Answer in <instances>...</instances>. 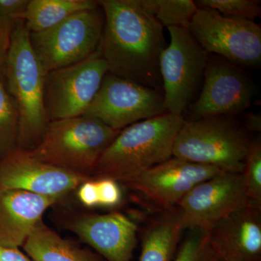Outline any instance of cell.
<instances>
[{"label":"cell","mask_w":261,"mask_h":261,"mask_svg":"<svg viewBox=\"0 0 261 261\" xmlns=\"http://www.w3.org/2000/svg\"><path fill=\"white\" fill-rule=\"evenodd\" d=\"M68 228L106 261L132 260L138 228L125 215H84L72 220Z\"/></svg>","instance_id":"cell-15"},{"label":"cell","mask_w":261,"mask_h":261,"mask_svg":"<svg viewBox=\"0 0 261 261\" xmlns=\"http://www.w3.org/2000/svg\"><path fill=\"white\" fill-rule=\"evenodd\" d=\"M163 27L190 29L197 7L192 0H138Z\"/></svg>","instance_id":"cell-21"},{"label":"cell","mask_w":261,"mask_h":261,"mask_svg":"<svg viewBox=\"0 0 261 261\" xmlns=\"http://www.w3.org/2000/svg\"><path fill=\"white\" fill-rule=\"evenodd\" d=\"M16 20L0 15V77L3 79Z\"/></svg>","instance_id":"cell-27"},{"label":"cell","mask_w":261,"mask_h":261,"mask_svg":"<svg viewBox=\"0 0 261 261\" xmlns=\"http://www.w3.org/2000/svg\"><path fill=\"white\" fill-rule=\"evenodd\" d=\"M105 25L100 5L82 10L51 28L30 33L34 53L46 73L84 61L99 49Z\"/></svg>","instance_id":"cell-7"},{"label":"cell","mask_w":261,"mask_h":261,"mask_svg":"<svg viewBox=\"0 0 261 261\" xmlns=\"http://www.w3.org/2000/svg\"><path fill=\"white\" fill-rule=\"evenodd\" d=\"M0 261H32L18 248L0 245Z\"/></svg>","instance_id":"cell-30"},{"label":"cell","mask_w":261,"mask_h":261,"mask_svg":"<svg viewBox=\"0 0 261 261\" xmlns=\"http://www.w3.org/2000/svg\"><path fill=\"white\" fill-rule=\"evenodd\" d=\"M120 132L84 116L55 120L29 152L43 163L92 178L103 152Z\"/></svg>","instance_id":"cell-5"},{"label":"cell","mask_w":261,"mask_h":261,"mask_svg":"<svg viewBox=\"0 0 261 261\" xmlns=\"http://www.w3.org/2000/svg\"><path fill=\"white\" fill-rule=\"evenodd\" d=\"M186 229L177 207L161 211L144 231L139 261H173Z\"/></svg>","instance_id":"cell-18"},{"label":"cell","mask_w":261,"mask_h":261,"mask_svg":"<svg viewBox=\"0 0 261 261\" xmlns=\"http://www.w3.org/2000/svg\"><path fill=\"white\" fill-rule=\"evenodd\" d=\"M77 189V196L82 205L89 208L98 207V195L95 180L90 178L82 183Z\"/></svg>","instance_id":"cell-28"},{"label":"cell","mask_w":261,"mask_h":261,"mask_svg":"<svg viewBox=\"0 0 261 261\" xmlns=\"http://www.w3.org/2000/svg\"><path fill=\"white\" fill-rule=\"evenodd\" d=\"M211 247L208 231L203 228L188 229L186 238L180 243L173 261H219Z\"/></svg>","instance_id":"cell-23"},{"label":"cell","mask_w":261,"mask_h":261,"mask_svg":"<svg viewBox=\"0 0 261 261\" xmlns=\"http://www.w3.org/2000/svg\"><path fill=\"white\" fill-rule=\"evenodd\" d=\"M185 121L166 113L123 128L103 152L92 177L127 185L171 159L175 139Z\"/></svg>","instance_id":"cell-2"},{"label":"cell","mask_w":261,"mask_h":261,"mask_svg":"<svg viewBox=\"0 0 261 261\" xmlns=\"http://www.w3.org/2000/svg\"><path fill=\"white\" fill-rule=\"evenodd\" d=\"M95 0H29L17 20H23L29 33L47 30L82 10L99 6Z\"/></svg>","instance_id":"cell-20"},{"label":"cell","mask_w":261,"mask_h":261,"mask_svg":"<svg viewBox=\"0 0 261 261\" xmlns=\"http://www.w3.org/2000/svg\"><path fill=\"white\" fill-rule=\"evenodd\" d=\"M224 172L214 166L172 157L142 173L127 186L161 211L177 207L185 196L201 182Z\"/></svg>","instance_id":"cell-14"},{"label":"cell","mask_w":261,"mask_h":261,"mask_svg":"<svg viewBox=\"0 0 261 261\" xmlns=\"http://www.w3.org/2000/svg\"><path fill=\"white\" fill-rule=\"evenodd\" d=\"M254 87L236 63L210 54L198 97L187 109L186 121L238 116L251 106Z\"/></svg>","instance_id":"cell-11"},{"label":"cell","mask_w":261,"mask_h":261,"mask_svg":"<svg viewBox=\"0 0 261 261\" xmlns=\"http://www.w3.org/2000/svg\"><path fill=\"white\" fill-rule=\"evenodd\" d=\"M219 261H225V260H221V259H219Z\"/></svg>","instance_id":"cell-32"},{"label":"cell","mask_w":261,"mask_h":261,"mask_svg":"<svg viewBox=\"0 0 261 261\" xmlns=\"http://www.w3.org/2000/svg\"><path fill=\"white\" fill-rule=\"evenodd\" d=\"M244 187L252 205L261 209V143L252 141L243 173Z\"/></svg>","instance_id":"cell-24"},{"label":"cell","mask_w":261,"mask_h":261,"mask_svg":"<svg viewBox=\"0 0 261 261\" xmlns=\"http://www.w3.org/2000/svg\"><path fill=\"white\" fill-rule=\"evenodd\" d=\"M98 195V207H114L121 203L122 192L119 183L108 178L95 180Z\"/></svg>","instance_id":"cell-26"},{"label":"cell","mask_w":261,"mask_h":261,"mask_svg":"<svg viewBox=\"0 0 261 261\" xmlns=\"http://www.w3.org/2000/svg\"><path fill=\"white\" fill-rule=\"evenodd\" d=\"M58 200L23 190L0 189V245L23 246L44 212Z\"/></svg>","instance_id":"cell-17"},{"label":"cell","mask_w":261,"mask_h":261,"mask_svg":"<svg viewBox=\"0 0 261 261\" xmlns=\"http://www.w3.org/2000/svg\"><path fill=\"white\" fill-rule=\"evenodd\" d=\"M243 124L248 132H260L261 130V116L260 113H245Z\"/></svg>","instance_id":"cell-31"},{"label":"cell","mask_w":261,"mask_h":261,"mask_svg":"<svg viewBox=\"0 0 261 261\" xmlns=\"http://www.w3.org/2000/svg\"><path fill=\"white\" fill-rule=\"evenodd\" d=\"M189 31L209 54L251 68L260 65L261 27L255 21L198 8Z\"/></svg>","instance_id":"cell-8"},{"label":"cell","mask_w":261,"mask_h":261,"mask_svg":"<svg viewBox=\"0 0 261 261\" xmlns=\"http://www.w3.org/2000/svg\"><path fill=\"white\" fill-rule=\"evenodd\" d=\"M90 178L43 163L21 149L0 159V189L4 190H23L60 200Z\"/></svg>","instance_id":"cell-13"},{"label":"cell","mask_w":261,"mask_h":261,"mask_svg":"<svg viewBox=\"0 0 261 261\" xmlns=\"http://www.w3.org/2000/svg\"><path fill=\"white\" fill-rule=\"evenodd\" d=\"M29 0H0V15L17 20L27 8Z\"/></svg>","instance_id":"cell-29"},{"label":"cell","mask_w":261,"mask_h":261,"mask_svg":"<svg viewBox=\"0 0 261 261\" xmlns=\"http://www.w3.org/2000/svg\"><path fill=\"white\" fill-rule=\"evenodd\" d=\"M197 8L216 10L228 18L252 20L261 16L260 1L257 0H197Z\"/></svg>","instance_id":"cell-25"},{"label":"cell","mask_w":261,"mask_h":261,"mask_svg":"<svg viewBox=\"0 0 261 261\" xmlns=\"http://www.w3.org/2000/svg\"><path fill=\"white\" fill-rule=\"evenodd\" d=\"M32 261H102L62 238L41 220L23 245Z\"/></svg>","instance_id":"cell-19"},{"label":"cell","mask_w":261,"mask_h":261,"mask_svg":"<svg viewBox=\"0 0 261 261\" xmlns=\"http://www.w3.org/2000/svg\"><path fill=\"white\" fill-rule=\"evenodd\" d=\"M105 25L99 49L108 72L163 90L160 58L167 46L163 27L138 0H100Z\"/></svg>","instance_id":"cell-1"},{"label":"cell","mask_w":261,"mask_h":261,"mask_svg":"<svg viewBox=\"0 0 261 261\" xmlns=\"http://www.w3.org/2000/svg\"><path fill=\"white\" fill-rule=\"evenodd\" d=\"M18 127V107L0 77V159L17 148Z\"/></svg>","instance_id":"cell-22"},{"label":"cell","mask_w":261,"mask_h":261,"mask_svg":"<svg viewBox=\"0 0 261 261\" xmlns=\"http://www.w3.org/2000/svg\"><path fill=\"white\" fill-rule=\"evenodd\" d=\"M250 205L242 173H222L194 187L176 207L187 229L208 230L228 215Z\"/></svg>","instance_id":"cell-12"},{"label":"cell","mask_w":261,"mask_h":261,"mask_svg":"<svg viewBox=\"0 0 261 261\" xmlns=\"http://www.w3.org/2000/svg\"><path fill=\"white\" fill-rule=\"evenodd\" d=\"M29 35L23 20H17L3 74L18 110L17 148L27 151L39 145L49 123L44 105L47 73L33 50Z\"/></svg>","instance_id":"cell-3"},{"label":"cell","mask_w":261,"mask_h":261,"mask_svg":"<svg viewBox=\"0 0 261 261\" xmlns=\"http://www.w3.org/2000/svg\"><path fill=\"white\" fill-rule=\"evenodd\" d=\"M169 44L160 58V72L166 113L185 118L198 97L210 54L189 29L170 27Z\"/></svg>","instance_id":"cell-6"},{"label":"cell","mask_w":261,"mask_h":261,"mask_svg":"<svg viewBox=\"0 0 261 261\" xmlns=\"http://www.w3.org/2000/svg\"><path fill=\"white\" fill-rule=\"evenodd\" d=\"M261 209L250 205L228 215L208 231L219 259L261 261Z\"/></svg>","instance_id":"cell-16"},{"label":"cell","mask_w":261,"mask_h":261,"mask_svg":"<svg viewBox=\"0 0 261 261\" xmlns=\"http://www.w3.org/2000/svg\"><path fill=\"white\" fill-rule=\"evenodd\" d=\"M163 90L108 73L84 117L117 130L166 113Z\"/></svg>","instance_id":"cell-9"},{"label":"cell","mask_w":261,"mask_h":261,"mask_svg":"<svg viewBox=\"0 0 261 261\" xmlns=\"http://www.w3.org/2000/svg\"><path fill=\"white\" fill-rule=\"evenodd\" d=\"M251 142L237 116L185 120L175 139L173 157L226 173H242Z\"/></svg>","instance_id":"cell-4"},{"label":"cell","mask_w":261,"mask_h":261,"mask_svg":"<svg viewBox=\"0 0 261 261\" xmlns=\"http://www.w3.org/2000/svg\"><path fill=\"white\" fill-rule=\"evenodd\" d=\"M108 73L99 50L80 63L47 73L44 105L49 121L83 116Z\"/></svg>","instance_id":"cell-10"}]
</instances>
